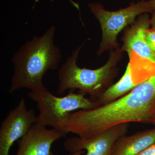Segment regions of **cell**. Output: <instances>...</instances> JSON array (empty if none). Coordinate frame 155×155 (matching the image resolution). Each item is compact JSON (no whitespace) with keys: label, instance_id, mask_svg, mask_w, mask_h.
<instances>
[{"label":"cell","instance_id":"obj_6","mask_svg":"<svg viewBox=\"0 0 155 155\" xmlns=\"http://www.w3.org/2000/svg\"><path fill=\"white\" fill-rule=\"evenodd\" d=\"M124 75L94 100L100 106L107 104L124 96L143 82L155 76V62L142 58L135 53L129 55Z\"/></svg>","mask_w":155,"mask_h":155},{"label":"cell","instance_id":"obj_12","mask_svg":"<svg viewBox=\"0 0 155 155\" xmlns=\"http://www.w3.org/2000/svg\"><path fill=\"white\" fill-rule=\"evenodd\" d=\"M146 39L150 48L155 53V30L149 28L145 35Z\"/></svg>","mask_w":155,"mask_h":155},{"label":"cell","instance_id":"obj_1","mask_svg":"<svg viewBox=\"0 0 155 155\" xmlns=\"http://www.w3.org/2000/svg\"><path fill=\"white\" fill-rule=\"evenodd\" d=\"M155 107L154 76L114 101L91 110H81L71 113L64 122V132L87 139L123 123L153 125Z\"/></svg>","mask_w":155,"mask_h":155},{"label":"cell","instance_id":"obj_14","mask_svg":"<svg viewBox=\"0 0 155 155\" xmlns=\"http://www.w3.org/2000/svg\"><path fill=\"white\" fill-rule=\"evenodd\" d=\"M150 24L152 28L155 30V12L152 13V16L150 18Z\"/></svg>","mask_w":155,"mask_h":155},{"label":"cell","instance_id":"obj_2","mask_svg":"<svg viewBox=\"0 0 155 155\" xmlns=\"http://www.w3.org/2000/svg\"><path fill=\"white\" fill-rule=\"evenodd\" d=\"M55 31V27L51 26L43 34L26 41L14 54L10 94L21 88L32 91L46 88L44 76L48 71L57 69L62 59L61 50L54 41Z\"/></svg>","mask_w":155,"mask_h":155},{"label":"cell","instance_id":"obj_9","mask_svg":"<svg viewBox=\"0 0 155 155\" xmlns=\"http://www.w3.org/2000/svg\"><path fill=\"white\" fill-rule=\"evenodd\" d=\"M66 136L54 128L48 129L36 122L18 141L16 155H52L51 149L54 143Z\"/></svg>","mask_w":155,"mask_h":155},{"label":"cell","instance_id":"obj_17","mask_svg":"<svg viewBox=\"0 0 155 155\" xmlns=\"http://www.w3.org/2000/svg\"><path fill=\"white\" fill-rule=\"evenodd\" d=\"M154 119H155V122L154 123L153 125H154L155 127V110H154Z\"/></svg>","mask_w":155,"mask_h":155},{"label":"cell","instance_id":"obj_13","mask_svg":"<svg viewBox=\"0 0 155 155\" xmlns=\"http://www.w3.org/2000/svg\"><path fill=\"white\" fill-rule=\"evenodd\" d=\"M137 155H155V141Z\"/></svg>","mask_w":155,"mask_h":155},{"label":"cell","instance_id":"obj_4","mask_svg":"<svg viewBox=\"0 0 155 155\" xmlns=\"http://www.w3.org/2000/svg\"><path fill=\"white\" fill-rule=\"evenodd\" d=\"M85 95L69 91L65 96L58 97L47 88L40 91H30L28 94V97L37 103L39 111L36 123L51 126L65 135L64 124L69 114L77 110H91L100 107L96 102L87 98Z\"/></svg>","mask_w":155,"mask_h":155},{"label":"cell","instance_id":"obj_8","mask_svg":"<svg viewBox=\"0 0 155 155\" xmlns=\"http://www.w3.org/2000/svg\"><path fill=\"white\" fill-rule=\"evenodd\" d=\"M128 124L115 125L89 138L69 137L64 143V148L70 153L85 150V155H111L116 140L127 133Z\"/></svg>","mask_w":155,"mask_h":155},{"label":"cell","instance_id":"obj_15","mask_svg":"<svg viewBox=\"0 0 155 155\" xmlns=\"http://www.w3.org/2000/svg\"><path fill=\"white\" fill-rule=\"evenodd\" d=\"M84 153V150H82L75 152L74 153H70L69 154L67 155H82Z\"/></svg>","mask_w":155,"mask_h":155},{"label":"cell","instance_id":"obj_10","mask_svg":"<svg viewBox=\"0 0 155 155\" xmlns=\"http://www.w3.org/2000/svg\"><path fill=\"white\" fill-rule=\"evenodd\" d=\"M147 14L142 15L126 31L121 49L122 51L127 52L128 56L134 52L142 58L155 62V53L150 48L146 39V32L151 25L150 19Z\"/></svg>","mask_w":155,"mask_h":155},{"label":"cell","instance_id":"obj_7","mask_svg":"<svg viewBox=\"0 0 155 155\" xmlns=\"http://www.w3.org/2000/svg\"><path fill=\"white\" fill-rule=\"evenodd\" d=\"M35 110L28 109L23 98L1 123L0 127V155H9L16 140L22 138L37 121Z\"/></svg>","mask_w":155,"mask_h":155},{"label":"cell","instance_id":"obj_5","mask_svg":"<svg viewBox=\"0 0 155 155\" xmlns=\"http://www.w3.org/2000/svg\"><path fill=\"white\" fill-rule=\"evenodd\" d=\"M89 8L98 20L102 32L98 54L105 51L118 48L117 38L119 32L127 25L135 22L140 14L153 13L152 6L148 1L132 3L130 6L118 11H107L100 3H89Z\"/></svg>","mask_w":155,"mask_h":155},{"label":"cell","instance_id":"obj_16","mask_svg":"<svg viewBox=\"0 0 155 155\" xmlns=\"http://www.w3.org/2000/svg\"><path fill=\"white\" fill-rule=\"evenodd\" d=\"M153 10V12H155V0H148Z\"/></svg>","mask_w":155,"mask_h":155},{"label":"cell","instance_id":"obj_3","mask_svg":"<svg viewBox=\"0 0 155 155\" xmlns=\"http://www.w3.org/2000/svg\"><path fill=\"white\" fill-rule=\"evenodd\" d=\"M81 46L73 51L58 71L59 84L57 93L62 95L67 91L78 89L79 93L89 94L94 100L109 88L117 72V66L122 52L116 48L112 52L107 63L95 69L80 68L77 66L78 54Z\"/></svg>","mask_w":155,"mask_h":155},{"label":"cell","instance_id":"obj_11","mask_svg":"<svg viewBox=\"0 0 155 155\" xmlns=\"http://www.w3.org/2000/svg\"><path fill=\"white\" fill-rule=\"evenodd\" d=\"M155 141V127L130 136H123L114 143L111 155H137Z\"/></svg>","mask_w":155,"mask_h":155}]
</instances>
